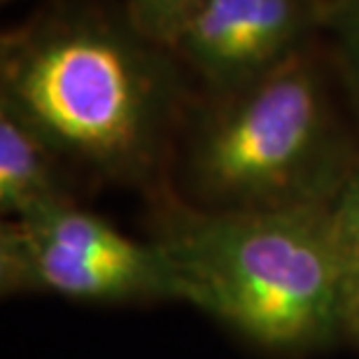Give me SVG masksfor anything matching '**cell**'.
Segmentation results:
<instances>
[{
    "label": "cell",
    "mask_w": 359,
    "mask_h": 359,
    "mask_svg": "<svg viewBox=\"0 0 359 359\" xmlns=\"http://www.w3.org/2000/svg\"><path fill=\"white\" fill-rule=\"evenodd\" d=\"M315 0H203L175 49L219 89H241L301 52Z\"/></svg>",
    "instance_id": "5b68a950"
},
{
    "label": "cell",
    "mask_w": 359,
    "mask_h": 359,
    "mask_svg": "<svg viewBox=\"0 0 359 359\" xmlns=\"http://www.w3.org/2000/svg\"><path fill=\"white\" fill-rule=\"evenodd\" d=\"M138 28L59 19L7 35L3 103L54 152L126 168L152 145L170 96V70Z\"/></svg>",
    "instance_id": "7a4b0ae2"
},
{
    "label": "cell",
    "mask_w": 359,
    "mask_h": 359,
    "mask_svg": "<svg viewBox=\"0 0 359 359\" xmlns=\"http://www.w3.org/2000/svg\"><path fill=\"white\" fill-rule=\"evenodd\" d=\"M5 290L82 301L175 299L161 245L133 241L110 222L59 201L0 231Z\"/></svg>",
    "instance_id": "277c9868"
},
{
    "label": "cell",
    "mask_w": 359,
    "mask_h": 359,
    "mask_svg": "<svg viewBox=\"0 0 359 359\" xmlns=\"http://www.w3.org/2000/svg\"><path fill=\"white\" fill-rule=\"evenodd\" d=\"M54 149L0 100V210L10 219L54 205L61 196L52 168Z\"/></svg>",
    "instance_id": "8992f818"
},
{
    "label": "cell",
    "mask_w": 359,
    "mask_h": 359,
    "mask_svg": "<svg viewBox=\"0 0 359 359\" xmlns=\"http://www.w3.org/2000/svg\"><path fill=\"white\" fill-rule=\"evenodd\" d=\"M203 0H128L131 26L147 40L175 49L180 33Z\"/></svg>",
    "instance_id": "52a82bcc"
},
{
    "label": "cell",
    "mask_w": 359,
    "mask_h": 359,
    "mask_svg": "<svg viewBox=\"0 0 359 359\" xmlns=\"http://www.w3.org/2000/svg\"><path fill=\"white\" fill-rule=\"evenodd\" d=\"M327 217L353 276L359 271V170L343 177L332 203L327 205Z\"/></svg>",
    "instance_id": "ba28073f"
},
{
    "label": "cell",
    "mask_w": 359,
    "mask_h": 359,
    "mask_svg": "<svg viewBox=\"0 0 359 359\" xmlns=\"http://www.w3.org/2000/svg\"><path fill=\"white\" fill-rule=\"evenodd\" d=\"M3 3H7V0H3Z\"/></svg>",
    "instance_id": "8fae6325"
},
{
    "label": "cell",
    "mask_w": 359,
    "mask_h": 359,
    "mask_svg": "<svg viewBox=\"0 0 359 359\" xmlns=\"http://www.w3.org/2000/svg\"><path fill=\"white\" fill-rule=\"evenodd\" d=\"M341 329L343 332H348L359 343V271H355L353 276H350L346 306H343Z\"/></svg>",
    "instance_id": "30bf717a"
},
{
    "label": "cell",
    "mask_w": 359,
    "mask_h": 359,
    "mask_svg": "<svg viewBox=\"0 0 359 359\" xmlns=\"http://www.w3.org/2000/svg\"><path fill=\"white\" fill-rule=\"evenodd\" d=\"M334 33L341 61L359 96V0H341L334 12Z\"/></svg>",
    "instance_id": "9c48e42d"
},
{
    "label": "cell",
    "mask_w": 359,
    "mask_h": 359,
    "mask_svg": "<svg viewBox=\"0 0 359 359\" xmlns=\"http://www.w3.org/2000/svg\"><path fill=\"white\" fill-rule=\"evenodd\" d=\"M208 121L191 152L198 189L231 210L318 203L339 189L327 93L304 54L280 63Z\"/></svg>",
    "instance_id": "3957f363"
},
{
    "label": "cell",
    "mask_w": 359,
    "mask_h": 359,
    "mask_svg": "<svg viewBox=\"0 0 359 359\" xmlns=\"http://www.w3.org/2000/svg\"><path fill=\"white\" fill-rule=\"evenodd\" d=\"M175 299L252 343L306 348L341 329L350 266L327 205L222 210L180 224L159 243Z\"/></svg>",
    "instance_id": "6da1fadb"
}]
</instances>
